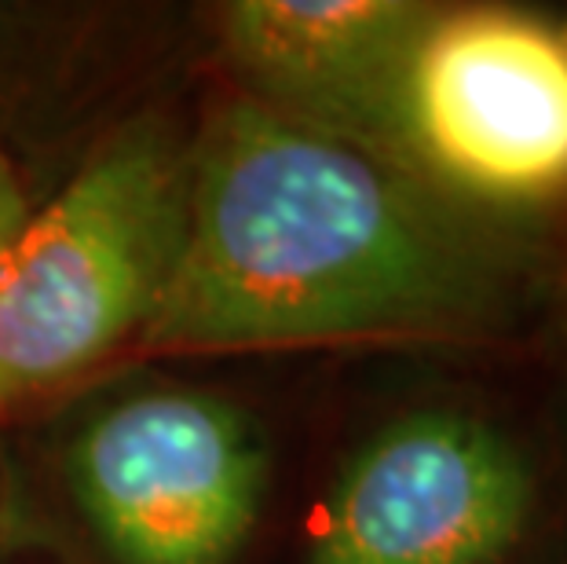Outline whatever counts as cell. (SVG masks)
I'll return each instance as SVG.
<instances>
[{"label":"cell","instance_id":"6da1fadb","mask_svg":"<svg viewBox=\"0 0 567 564\" xmlns=\"http://www.w3.org/2000/svg\"><path fill=\"white\" fill-rule=\"evenodd\" d=\"M187 147L184 246L143 352L502 348L542 327L538 271L352 143L231 95Z\"/></svg>","mask_w":567,"mask_h":564},{"label":"cell","instance_id":"7a4b0ae2","mask_svg":"<svg viewBox=\"0 0 567 564\" xmlns=\"http://www.w3.org/2000/svg\"><path fill=\"white\" fill-rule=\"evenodd\" d=\"M378 158L549 283L567 260V4L432 0Z\"/></svg>","mask_w":567,"mask_h":564},{"label":"cell","instance_id":"3957f363","mask_svg":"<svg viewBox=\"0 0 567 564\" xmlns=\"http://www.w3.org/2000/svg\"><path fill=\"white\" fill-rule=\"evenodd\" d=\"M190 147L158 117L100 143L0 264V411L140 345L176 271Z\"/></svg>","mask_w":567,"mask_h":564},{"label":"cell","instance_id":"277c9868","mask_svg":"<svg viewBox=\"0 0 567 564\" xmlns=\"http://www.w3.org/2000/svg\"><path fill=\"white\" fill-rule=\"evenodd\" d=\"M535 440L476 403H417L344 454L305 564H513L549 517Z\"/></svg>","mask_w":567,"mask_h":564},{"label":"cell","instance_id":"5b68a950","mask_svg":"<svg viewBox=\"0 0 567 564\" xmlns=\"http://www.w3.org/2000/svg\"><path fill=\"white\" fill-rule=\"evenodd\" d=\"M63 470L114 564H235L264 517L271 443L243 403L147 389L89 418Z\"/></svg>","mask_w":567,"mask_h":564},{"label":"cell","instance_id":"8992f818","mask_svg":"<svg viewBox=\"0 0 567 564\" xmlns=\"http://www.w3.org/2000/svg\"><path fill=\"white\" fill-rule=\"evenodd\" d=\"M432 0H235L220 52L238 95L378 158L403 59Z\"/></svg>","mask_w":567,"mask_h":564},{"label":"cell","instance_id":"52a82bcc","mask_svg":"<svg viewBox=\"0 0 567 564\" xmlns=\"http://www.w3.org/2000/svg\"><path fill=\"white\" fill-rule=\"evenodd\" d=\"M30 217L27 195H22V184L16 180V173L0 162V264H4L11 243L22 232V224Z\"/></svg>","mask_w":567,"mask_h":564},{"label":"cell","instance_id":"ba28073f","mask_svg":"<svg viewBox=\"0 0 567 564\" xmlns=\"http://www.w3.org/2000/svg\"><path fill=\"white\" fill-rule=\"evenodd\" d=\"M542 327L553 334V345L564 359L567 370V260L553 271V279L546 286V305H542Z\"/></svg>","mask_w":567,"mask_h":564},{"label":"cell","instance_id":"9c48e42d","mask_svg":"<svg viewBox=\"0 0 567 564\" xmlns=\"http://www.w3.org/2000/svg\"><path fill=\"white\" fill-rule=\"evenodd\" d=\"M0 495H4V484H0Z\"/></svg>","mask_w":567,"mask_h":564}]
</instances>
